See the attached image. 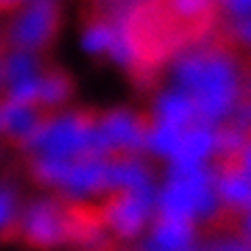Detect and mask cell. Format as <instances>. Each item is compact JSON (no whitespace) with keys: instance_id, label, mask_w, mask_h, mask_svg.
Listing matches in <instances>:
<instances>
[{"instance_id":"cell-1","label":"cell","mask_w":251,"mask_h":251,"mask_svg":"<svg viewBox=\"0 0 251 251\" xmlns=\"http://www.w3.org/2000/svg\"><path fill=\"white\" fill-rule=\"evenodd\" d=\"M173 87L196 117L222 124L243 98V71L236 53L219 45L187 49L173 66Z\"/></svg>"},{"instance_id":"cell-2","label":"cell","mask_w":251,"mask_h":251,"mask_svg":"<svg viewBox=\"0 0 251 251\" xmlns=\"http://www.w3.org/2000/svg\"><path fill=\"white\" fill-rule=\"evenodd\" d=\"M96 122L98 111L90 109L58 113L24 149L34 160L79 162L96 158Z\"/></svg>"},{"instance_id":"cell-3","label":"cell","mask_w":251,"mask_h":251,"mask_svg":"<svg viewBox=\"0 0 251 251\" xmlns=\"http://www.w3.org/2000/svg\"><path fill=\"white\" fill-rule=\"evenodd\" d=\"M62 4L60 0H30L11 15L2 30L4 51L43 55L55 45L62 30Z\"/></svg>"},{"instance_id":"cell-4","label":"cell","mask_w":251,"mask_h":251,"mask_svg":"<svg viewBox=\"0 0 251 251\" xmlns=\"http://www.w3.org/2000/svg\"><path fill=\"white\" fill-rule=\"evenodd\" d=\"M151 122L145 113L132 109H111L98 113L96 122V158L98 160H134L149 141Z\"/></svg>"},{"instance_id":"cell-5","label":"cell","mask_w":251,"mask_h":251,"mask_svg":"<svg viewBox=\"0 0 251 251\" xmlns=\"http://www.w3.org/2000/svg\"><path fill=\"white\" fill-rule=\"evenodd\" d=\"M79 219L77 213L68 211L64 204L41 200L30 206L20 219H15L11 228H15L13 236L17 241L36 249H51L77 234L81 228Z\"/></svg>"},{"instance_id":"cell-6","label":"cell","mask_w":251,"mask_h":251,"mask_svg":"<svg viewBox=\"0 0 251 251\" xmlns=\"http://www.w3.org/2000/svg\"><path fill=\"white\" fill-rule=\"evenodd\" d=\"M149 209H151V198L145 187L117 190L111 192L102 209L98 211V219L109 226L117 236L132 238L143 230L149 217Z\"/></svg>"},{"instance_id":"cell-7","label":"cell","mask_w":251,"mask_h":251,"mask_svg":"<svg viewBox=\"0 0 251 251\" xmlns=\"http://www.w3.org/2000/svg\"><path fill=\"white\" fill-rule=\"evenodd\" d=\"M53 115L58 113L47 111L36 102H0V134L11 145L24 149Z\"/></svg>"},{"instance_id":"cell-8","label":"cell","mask_w":251,"mask_h":251,"mask_svg":"<svg viewBox=\"0 0 251 251\" xmlns=\"http://www.w3.org/2000/svg\"><path fill=\"white\" fill-rule=\"evenodd\" d=\"M215 194L224 213H228L230 222L236 224L251 206V179L224 162L215 179Z\"/></svg>"},{"instance_id":"cell-9","label":"cell","mask_w":251,"mask_h":251,"mask_svg":"<svg viewBox=\"0 0 251 251\" xmlns=\"http://www.w3.org/2000/svg\"><path fill=\"white\" fill-rule=\"evenodd\" d=\"M192 226L185 219L162 217L149 236L145 251H190Z\"/></svg>"},{"instance_id":"cell-10","label":"cell","mask_w":251,"mask_h":251,"mask_svg":"<svg viewBox=\"0 0 251 251\" xmlns=\"http://www.w3.org/2000/svg\"><path fill=\"white\" fill-rule=\"evenodd\" d=\"M168 7L177 17L190 22H200L213 9H217V0H168Z\"/></svg>"},{"instance_id":"cell-11","label":"cell","mask_w":251,"mask_h":251,"mask_svg":"<svg viewBox=\"0 0 251 251\" xmlns=\"http://www.w3.org/2000/svg\"><path fill=\"white\" fill-rule=\"evenodd\" d=\"M224 162L251 179V132L241 141V145H238L234 151H230V155Z\"/></svg>"},{"instance_id":"cell-12","label":"cell","mask_w":251,"mask_h":251,"mask_svg":"<svg viewBox=\"0 0 251 251\" xmlns=\"http://www.w3.org/2000/svg\"><path fill=\"white\" fill-rule=\"evenodd\" d=\"M217 9L224 13L228 24L251 20V0H217Z\"/></svg>"},{"instance_id":"cell-13","label":"cell","mask_w":251,"mask_h":251,"mask_svg":"<svg viewBox=\"0 0 251 251\" xmlns=\"http://www.w3.org/2000/svg\"><path fill=\"white\" fill-rule=\"evenodd\" d=\"M13 209H15V202H13V196L9 192H2L0 190V232L2 230H11L13 226Z\"/></svg>"},{"instance_id":"cell-14","label":"cell","mask_w":251,"mask_h":251,"mask_svg":"<svg viewBox=\"0 0 251 251\" xmlns=\"http://www.w3.org/2000/svg\"><path fill=\"white\" fill-rule=\"evenodd\" d=\"M230 36H234V41L238 45L251 51V20L230 24Z\"/></svg>"},{"instance_id":"cell-15","label":"cell","mask_w":251,"mask_h":251,"mask_svg":"<svg viewBox=\"0 0 251 251\" xmlns=\"http://www.w3.org/2000/svg\"><path fill=\"white\" fill-rule=\"evenodd\" d=\"M30 0H0V15H13Z\"/></svg>"},{"instance_id":"cell-16","label":"cell","mask_w":251,"mask_h":251,"mask_svg":"<svg viewBox=\"0 0 251 251\" xmlns=\"http://www.w3.org/2000/svg\"><path fill=\"white\" fill-rule=\"evenodd\" d=\"M236 226H238V230H241V234L251 243V206L245 211V215L236 222Z\"/></svg>"}]
</instances>
